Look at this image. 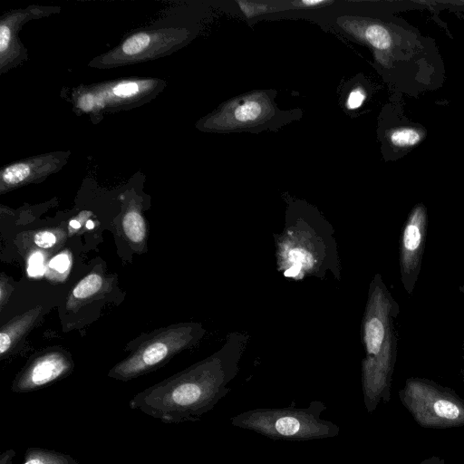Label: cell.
<instances>
[{"label": "cell", "instance_id": "6da1fadb", "mask_svg": "<svg viewBox=\"0 0 464 464\" xmlns=\"http://www.w3.org/2000/svg\"><path fill=\"white\" fill-rule=\"evenodd\" d=\"M248 337L229 334L210 356L137 393L130 408L165 423L198 420L229 392Z\"/></svg>", "mask_w": 464, "mask_h": 464}, {"label": "cell", "instance_id": "7a4b0ae2", "mask_svg": "<svg viewBox=\"0 0 464 464\" xmlns=\"http://www.w3.org/2000/svg\"><path fill=\"white\" fill-rule=\"evenodd\" d=\"M399 306L382 276L372 278L362 322L365 357L362 362L364 406L372 413L380 402H388L397 354L393 320Z\"/></svg>", "mask_w": 464, "mask_h": 464}, {"label": "cell", "instance_id": "3957f363", "mask_svg": "<svg viewBox=\"0 0 464 464\" xmlns=\"http://www.w3.org/2000/svg\"><path fill=\"white\" fill-rule=\"evenodd\" d=\"M276 266L293 280L324 278L339 280L340 258L334 229L318 213L287 214L283 231L275 236Z\"/></svg>", "mask_w": 464, "mask_h": 464}, {"label": "cell", "instance_id": "277c9868", "mask_svg": "<svg viewBox=\"0 0 464 464\" xmlns=\"http://www.w3.org/2000/svg\"><path fill=\"white\" fill-rule=\"evenodd\" d=\"M324 402L312 401L307 407L257 408L230 418L237 428L249 430L273 440H311L336 437L338 425L321 418Z\"/></svg>", "mask_w": 464, "mask_h": 464}, {"label": "cell", "instance_id": "5b68a950", "mask_svg": "<svg viewBox=\"0 0 464 464\" xmlns=\"http://www.w3.org/2000/svg\"><path fill=\"white\" fill-rule=\"evenodd\" d=\"M205 329L198 323H180L158 329L108 372L110 378L130 381L151 372L176 353L197 343Z\"/></svg>", "mask_w": 464, "mask_h": 464}, {"label": "cell", "instance_id": "8992f818", "mask_svg": "<svg viewBox=\"0 0 464 464\" xmlns=\"http://www.w3.org/2000/svg\"><path fill=\"white\" fill-rule=\"evenodd\" d=\"M400 398L422 427L446 429L464 426V400L429 380H407L400 391Z\"/></svg>", "mask_w": 464, "mask_h": 464}, {"label": "cell", "instance_id": "52a82bcc", "mask_svg": "<svg viewBox=\"0 0 464 464\" xmlns=\"http://www.w3.org/2000/svg\"><path fill=\"white\" fill-rule=\"evenodd\" d=\"M427 212L422 204L411 211L402 229L400 242L401 281L409 294L417 280L426 238Z\"/></svg>", "mask_w": 464, "mask_h": 464}, {"label": "cell", "instance_id": "ba28073f", "mask_svg": "<svg viewBox=\"0 0 464 464\" xmlns=\"http://www.w3.org/2000/svg\"><path fill=\"white\" fill-rule=\"evenodd\" d=\"M73 362L64 351L52 350L39 354L26 363L12 383L14 392L39 390L72 372Z\"/></svg>", "mask_w": 464, "mask_h": 464}, {"label": "cell", "instance_id": "9c48e42d", "mask_svg": "<svg viewBox=\"0 0 464 464\" xmlns=\"http://www.w3.org/2000/svg\"><path fill=\"white\" fill-rule=\"evenodd\" d=\"M273 105L266 93L256 92L227 102L206 126L215 130H232L246 127L267 120Z\"/></svg>", "mask_w": 464, "mask_h": 464}, {"label": "cell", "instance_id": "30bf717a", "mask_svg": "<svg viewBox=\"0 0 464 464\" xmlns=\"http://www.w3.org/2000/svg\"><path fill=\"white\" fill-rule=\"evenodd\" d=\"M339 25L350 34L369 44L381 63L386 64L394 40L389 28L380 22L356 17H342Z\"/></svg>", "mask_w": 464, "mask_h": 464}, {"label": "cell", "instance_id": "8fae6325", "mask_svg": "<svg viewBox=\"0 0 464 464\" xmlns=\"http://www.w3.org/2000/svg\"><path fill=\"white\" fill-rule=\"evenodd\" d=\"M43 307L38 305L23 314L14 317L0 329V356L6 355L16 343L34 324L39 317Z\"/></svg>", "mask_w": 464, "mask_h": 464}, {"label": "cell", "instance_id": "7c38bea8", "mask_svg": "<svg viewBox=\"0 0 464 464\" xmlns=\"http://www.w3.org/2000/svg\"><path fill=\"white\" fill-rule=\"evenodd\" d=\"M44 160H31L22 161L10 165L4 169L1 172V191L4 192L7 189L14 188L23 185L36 177V175H43L46 170H37L45 169L43 166L37 168ZM52 168V167H47Z\"/></svg>", "mask_w": 464, "mask_h": 464}, {"label": "cell", "instance_id": "4fadbf2b", "mask_svg": "<svg viewBox=\"0 0 464 464\" xmlns=\"http://www.w3.org/2000/svg\"><path fill=\"white\" fill-rule=\"evenodd\" d=\"M160 37L157 34L139 32L128 37L118 48L117 54L125 59L143 58L158 45Z\"/></svg>", "mask_w": 464, "mask_h": 464}, {"label": "cell", "instance_id": "5bb4252c", "mask_svg": "<svg viewBox=\"0 0 464 464\" xmlns=\"http://www.w3.org/2000/svg\"><path fill=\"white\" fill-rule=\"evenodd\" d=\"M105 285L104 278L98 273H90L72 288L66 308L72 310L102 292Z\"/></svg>", "mask_w": 464, "mask_h": 464}, {"label": "cell", "instance_id": "9a60e30c", "mask_svg": "<svg viewBox=\"0 0 464 464\" xmlns=\"http://www.w3.org/2000/svg\"><path fill=\"white\" fill-rule=\"evenodd\" d=\"M122 228L128 240L133 244H142L146 239L145 219L140 210L130 208L122 218Z\"/></svg>", "mask_w": 464, "mask_h": 464}, {"label": "cell", "instance_id": "2e32d148", "mask_svg": "<svg viewBox=\"0 0 464 464\" xmlns=\"http://www.w3.org/2000/svg\"><path fill=\"white\" fill-rule=\"evenodd\" d=\"M22 464H79L72 456L52 450L29 448Z\"/></svg>", "mask_w": 464, "mask_h": 464}, {"label": "cell", "instance_id": "e0dca14e", "mask_svg": "<svg viewBox=\"0 0 464 464\" xmlns=\"http://www.w3.org/2000/svg\"><path fill=\"white\" fill-rule=\"evenodd\" d=\"M388 140L394 147L410 148L420 143L424 132L414 127H398L389 130Z\"/></svg>", "mask_w": 464, "mask_h": 464}, {"label": "cell", "instance_id": "ac0fdd59", "mask_svg": "<svg viewBox=\"0 0 464 464\" xmlns=\"http://www.w3.org/2000/svg\"><path fill=\"white\" fill-rule=\"evenodd\" d=\"M144 83L140 84L137 81L120 82L111 88L112 97L120 101L130 99L141 92Z\"/></svg>", "mask_w": 464, "mask_h": 464}, {"label": "cell", "instance_id": "d6986e66", "mask_svg": "<svg viewBox=\"0 0 464 464\" xmlns=\"http://www.w3.org/2000/svg\"><path fill=\"white\" fill-rule=\"evenodd\" d=\"M63 237V231L59 229H42L34 234V243L40 248L49 249L53 247Z\"/></svg>", "mask_w": 464, "mask_h": 464}, {"label": "cell", "instance_id": "ffe728a7", "mask_svg": "<svg viewBox=\"0 0 464 464\" xmlns=\"http://www.w3.org/2000/svg\"><path fill=\"white\" fill-rule=\"evenodd\" d=\"M71 265V255L69 254V252L63 251L58 254L57 256H53L50 260L48 264V268L53 272V276L57 274L64 275L69 271Z\"/></svg>", "mask_w": 464, "mask_h": 464}, {"label": "cell", "instance_id": "44dd1931", "mask_svg": "<svg viewBox=\"0 0 464 464\" xmlns=\"http://www.w3.org/2000/svg\"><path fill=\"white\" fill-rule=\"evenodd\" d=\"M27 272L31 276H38L44 272V256L42 253L34 252L30 256Z\"/></svg>", "mask_w": 464, "mask_h": 464}, {"label": "cell", "instance_id": "7402d4cb", "mask_svg": "<svg viewBox=\"0 0 464 464\" xmlns=\"http://www.w3.org/2000/svg\"><path fill=\"white\" fill-rule=\"evenodd\" d=\"M237 4L241 11L247 18H252L254 16L266 13L268 9V6L266 5L259 3L237 1Z\"/></svg>", "mask_w": 464, "mask_h": 464}, {"label": "cell", "instance_id": "603a6c76", "mask_svg": "<svg viewBox=\"0 0 464 464\" xmlns=\"http://www.w3.org/2000/svg\"><path fill=\"white\" fill-rule=\"evenodd\" d=\"M366 98V92L363 88L356 87L348 95L346 107L349 110H355L362 106Z\"/></svg>", "mask_w": 464, "mask_h": 464}, {"label": "cell", "instance_id": "cb8c5ba5", "mask_svg": "<svg viewBox=\"0 0 464 464\" xmlns=\"http://www.w3.org/2000/svg\"><path fill=\"white\" fill-rule=\"evenodd\" d=\"M293 5L296 8H313V7H321L324 5L333 4V1L327 0H299L294 1Z\"/></svg>", "mask_w": 464, "mask_h": 464}, {"label": "cell", "instance_id": "d4e9b609", "mask_svg": "<svg viewBox=\"0 0 464 464\" xmlns=\"http://www.w3.org/2000/svg\"><path fill=\"white\" fill-rule=\"evenodd\" d=\"M13 291V286L9 284L7 278H5L4 276H1L0 283V304L1 307L4 306L5 303L8 300L9 295Z\"/></svg>", "mask_w": 464, "mask_h": 464}, {"label": "cell", "instance_id": "484cf974", "mask_svg": "<svg viewBox=\"0 0 464 464\" xmlns=\"http://www.w3.org/2000/svg\"><path fill=\"white\" fill-rule=\"evenodd\" d=\"M79 102L80 107L84 111H91L94 107V96L92 94H84Z\"/></svg>", "mask_w": 464, "mask_h": 464}, {"label": "cell", "instance_id": "4316f807", "mask_svg": "<svg viewBox=\"0 0 464 464\" xmlns=\"http://www.w3.org/2000/svg\"><path fill=\"white\" fill-rule=\"evenodd\" d=\"M14 455H15L14 450H5L0 456V464H13L12 459Z\"/></svg>", "mask_w": 464, "mask_h": 464}, {"label": "cell", "instance_id": "83f0119b", "mask_svg": "<svg viewBox=\"0 0 464 464\" xmlns=\"http://www.w3.org/2000/svg\"><path fill=\"white\" fill-rule=\"evenodd\" d=\"M419 464H445V462L442 459L436 456H432L430 458L425 459Z\"/></svg>", "mask_w": 464, "mask_h": 464}, {"label": "cell", "instance_id": "f1b7e54d", "mask_svg": "<svg viewBox=\"0 0 464 464\" xmlns=\"http://www.w3.org/2000/svg\"><path fill=\"white\" fill-rule=\"evenodd\" d=\"M69 226L73 229H79L81 227V223L78 220H71Z\"/></svg>", "mask_w": 464, "mask_h": 464}, {"label": "cell", "instance_id": "f546056e", "mask_svg": "<svg viewBox=\"0 0 464 464\" xmlns=\"http://www.w3.org/2000/svg\"><path fill=\"white\" fill-rule=\"evenodd\" d=\"M86 227H87V228L92 229L94 227V224L92 220H88L86 223Z\"/></svg>", "mask_w": 464, "mask_h": 464}]
</instances>
